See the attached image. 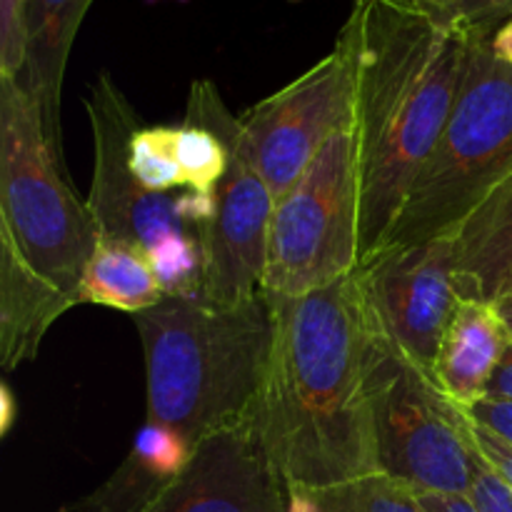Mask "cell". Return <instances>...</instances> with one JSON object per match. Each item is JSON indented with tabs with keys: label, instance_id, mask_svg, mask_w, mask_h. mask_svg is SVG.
Listing matches in <instances>:
<instances>
[{
	"label": "cell",
	"instance_id": "cell-1",
	"mask_svg": "<svg viewBox=\"0 0 512 512\" xmlns=\"http://www.w3.org/2000/svg\"><path fill=\"white\" fill-rule=\"evenodd\" d=\"M273 348L250 425L288 488L378 473L373 375L385 350L360 268L303 298H275Z\"/></svg>",
	"mask_w": 512,
	"mask_h": 512
},
{
	"label": "cell",
	"instance_id": "cell-2",
	"mask_svg": "<svg viewBox=\"0 0 512 512\" xmlns=\"http://www.w3.org/2000/svg\"><path fill=\"white\" fill-rule=\"evenodd\" d=\"M360 265L385 248L450 123L470 38L433 0H355Z\"/></svg>",
	"mask_w": 512,
	"mask_h": 512
},
{
	"label": "cell",
	"instance_id": "cell-3",
	"mask_svg": "<svg viewBox=\"0 0 512 512\" xmlns=\"http://www.w3.org/2000/svg\"><path fill=\"white\" fill-rule=\"evenodd\" d=\"M100 228L70 188L38 105L0 78V365L38 355L48 330L83 305L85 270Z\"/></svg>",
	"mask_w": 512,
	"mask_h": 512
},
{
	"label": "cell",
	"instance_id": "cell-4",
	"mask_svg": "<svg viewBox=\"0 0 512 512\" xmlns=\"http://www.w3.org/2000/svg\"><path fill=\"white\" fill-rule=\"evenodd\" d=\"M133 320L145 355L148 423L198 445L250 418L273 348L268 293L238 305L165 295Z\"/></svg>",
	"mask_w": 512,
	"mask_h": 512
},
{
	"label": "cell",
	"instance_id": "cell-5",
	"mask_svg": "<svg viewBox=\"0 0 512 512\" xmlns=\"http://www.w3.org/2000/svg\"><path fill=\"white\" fill-rule=\"evenodd\" d=\"M85 108L95 153L88 208L100 235L143 250L165 295H203L205 240L215 200L170 198L140 188L128 170V143L140 118L110 73L95 78Z\"/></svg>",
	"mask_w": 512,
	"mask_h": 512
},
{
	"label": "cell",
	"instance_id": "cell-6",
	"mask_svg": "<svg viewBox=\"0 0 512 512\" xmlns=\"http://www.w3.org/2000/svg\"><path fill=\"white\" fill-rule=\"evenodd\" d=\"M510 175L512 65L495 58L490 38L473 35L448 128L415 180L385 248L455 233Z\"/></svg>",
	"mask_w": 512,
	"mask_h": 512
},
{
	"label": "cell",
	"instance_id": "cell-7",
	"mask_svg": "<svg viewBox=\"0 0 512 512\" xmlns=\"http://www.w3.org/2000/svg\"><path fill=\"white\" fill-rule=\"evenodd\" d=\"M358 268L360 165L353 120L275 200L263 293L303 298Z\"/></svg>",
	"mask_w": 512,
	"mask_h": 512
},
{
	"label": "cell",
	"instance_id": "cell-8",
	"mask_svg": "<svg viewBox=\"0 0 512 512\" xmlns=\"http://www.w3.org/2000/svg\"><path fill=\"white\" fill-rule=\"evenodd\" d=\"M373 438L378 473L418 495H470L473 420L388 343L373 375Z\"/></svg>",
	"mask_w": 512,
	"mask_h": 512
},
{
	"label": "cell",
	"instance_id": "cell-9",
	"mask_svg": "<svg viewBox=\"0 0 512 512\" xmlns=\"http://www.w3.org/2000/svg\"><path fill=\"white\" fill-rule=\"evenodd\" d=\"M353 120L355 38L345 20L325 58L238 115V148L278 200Z\"/></svg>",
	"mask_w": 512,
	"mask_h": 512
},
{
	"label": "cell",
	"instance_id": "cell-10",
	"mask_svg": "<svg viewBox=\"0 0 512 512\" xmlns=\"http://www.w3.org/2000/svg\"><path fill=\"white\" fill-rule=\"evenodd\" d=\"M360 280L385 343L433 378L440 340L460 298L455 235L390 245L360 265Z\"/></svg>",
	"mask_w": 512,
	"mask_h": 512
},
{
	"label": "cell",
	"instance_id": "cell-11",
	"mask_svg": "<svg viewBox=\"0 0 512 512\" xmlns=\"http://www.w3.org/2000/svg\"><path fill=\"white\" fill-rule=\"evenodd\" d=\"M143 512H290V490L245 420L200 440Z\"/></svg>",
	"mask_w": 512,
	"mask_h": 512
},
{
	"label": "cell",
	"instance_id": "cell-12",
	"mask_svg": "<svg viewBox=\"0 0 512 512\" xmlns=\"http://www.w3.org/2000/svg\"><path fill=\"white\" fill-rule=\"evenodd\" d=\"M273 210V190L235 143L208 223L200 298L218 305H238L263 293Z\"/></svg>",
	"mask_w": 512,
	"mask_h": 512
},
{
	"label": "cell",
	"instance_id": "cell-13",
	"mask_svg": "<svg viewBox=\"0 0 512 512\" xmlns=\"http://www.w3.org/2000/svg\"><path fill=\"white\" fill-rule=\"evenodd\" d=\"M510 345L512 335L495 303L458 298L440 340L433 380L460 408H468L488 393Z\"/></svg>",
	"mask_w": 512,
	"mask_h": 512
},
{
	"label": "cell",
	"instance_id": "cell-14",
	"mask_svg": "<svg viewBox=\"0 0 512 512\" xmlns=\"http://www.w3.org/2000/svg\"><path fill=\"white\" fill-rule=\"evenodd\" d=\"M93 0H28V60L18 83L38 105L50 148H60V100L75 35Z\"/></svg>",
	"mask_w": 512,
	"mask_h": 512
},
{
	"label": "cell",
	"instance_id": "cell-15",
	"mask_svg": "<svg viewBox=\"0 0 512 512\" xmlns=\"http://www.w3.org/2000/svg\"><path fill=\"white\" fill-rule=\"evenodd\" d=\"M193 448L175 430L145 420L113 475L60 512H143L183 473Z\"/></svg>",
	"mask_w": 512,
	"mask_h": 512
},
{
	"label": "cell",
	"instance_id": "cell-16",
	"mask_svg": "<svg viewBox=\"0 0 512 512\" xmlns=\"http://www.w3.org/2000/svg\"><path fill=\"white\" fill-rule=\"evenodd\" d=\"M460 298L495 303L512 288V175L455 230Z\"/></svg>",
	"mask_w": 512,
	"mask_h": 512
},
{
	"label": "cell",
	"instance_id": "cell-17",
	"mask_svg": "<svg viewBox=\"0 0 512 512\" xmlns=\"http://www.w3.org/2000/svg\"><path fill=\"white\" fill-rule=\"evenodd\" d=\"M165 290L148 255L133 243L100 235L83 278L80 300L138 315L163 303Z\"/></svg>",
	"mask_w": 512,
	"mask_h": 512
},
{
	"label": "cell",
	"instance_id": "cell-18",
	"mask_svg": "<svg viewBox=\"0 0 512 512\" xmlns=\"http://www.w3.org/2000/svg\"><path fill=\"white\" fill-rule=\"evenodd\" d=\"M290 512H428L420 495L383 473L328 488H288Z\"/></svg>",
	"mask_w": 512,
	"mask_h": 512
},
{
	"label": "cell",
	"instance_id": "cell-19",
	"mask_svg": "<svg viewBox=\"0 0 512 512\" xmlns=\"http://www.w3.org/2000/svg\"><path fill=\"white\" fill-rule=\"evenodd\" d=\"M28 0H0V78H20L28 60Z\"/></svg>",
	"mask_w": 512,
	"mask_h": 512
},
{
	"label": "cell",
	"instance_id": "cell-20",
	"mask_svg": "<svg viewBox=\"0 0 512 512\" xmlns=\"http://www.w3.org/2000/svg\"><path fill=\"white\" fill-rule=\"evenodd\" d=\"M445 18L465 33L493 38L495 30L512 18V0H433Z\"/></svg>",
	"mask_w": 512,
	"mask_h": 512
},
{
	"label": "cell",
	"instance_id": "cell-21",
	"mask_svg": "<svg viewBox=\"0 0 512 512\" xmlns=\"http://www.w3.org/2000/svg\"><path fill=\"white\" fill-rule=\"evenodd\" d=\"M468 498L478 512H512V488L495 473L493 465L480 455V450Z\"/></svg>",
	"mask_w": 512,
	"mask_h": 512
},
{
	"label": "cell",
	"instance_id": "cell-22",
	"mask_svg": "<svg viewBox=\"0 0 512 512\" xmlns=\"http://www.w3.org/2000/svg\"><path fill=\"white\" fill-rule=\"evenodd\" d=\"M468 418L473 420L480 428L490 430L493 435L503 438L505 443L512 445V403L500 398H490L483 395L480 400H475L473 405L465 408Z\"/></svg>",
	"mask_w": 512,
	"mask_h": 512
},
{
	"label": "cell",
	"instance_id": "cell-23",
	"mask_svg": "<svg viewBox=\"0 0 512 512\" xmlns=\"http://www.w3.org/2000/svg\"><path fill=\"white\" fill-rule=\"evenodd\" d=\"M473 438L475 445H478L480 455L493 465L495 473L505 480V483L512 488V445L505 443L503 438L493 435L490 430L480 428V425L473 423Z\"/></svg>",
	"mask_w": 512,
	"mask_h": 512
},
{
	"label": "cell",
	"instance_id": "cell-24",
	"mask_svg": "<svg viewBox=\"0 0 512 512\" xmlns=\"http://www.w3.org/2000/svg\"><path fill=\"white\" fill-rule=\"evenodd\" d=\"M428 512H478L468 495H420Z\"/></svg>",
	"mask_w": 512,
	"mask_h": 512
},
{
	"label": "cell",
	"instance_id": "cell-25",
	"mask_svg": "<svg viewBox=\"0 0 512 512\" xmlns=\"http://www.w3.org/2000/svg\"><path fill=\"white\" fill-rule=\"evenodd\" d=\"M485 395L512 403V345H510L508 353H505L503 363H500L498 370H495L493 380H490V385H488V393Z\"/></svg>",
	"mask_w": 512,
	"mask_h": 512
},
{
	"label": "cell",
	"instance_id": "cell-26",
	"mask_svg": "<svg viewBox=\"0 0 512 512\" xmlns=\"http://www.w3.org/2000/svg\"><path fill=\"white\" fill-rule=\"evenodd\" d=\"M490 50H493L495 58L512 65V18L495 30L493 38H490Z\"/></svg>",
	"mask_w": 512,
	"mask_h": 512
},
{
	"label": "cell",
	"instance_id": "cell-27",
	"mask_svg": "<svg viewBox=\"0 0 512 512\" xmlns=\"http://www.w3.org/2000/svg\"><path fill=\"white\" fill-rule=\"evenodd\" d=\"M18 418V400L8 385H0V435H8Z\"/></svg>",
	"mask_w": 512,
	"mask_h": 512
},
{
	"label": "cell",
	"instance_id": "cell-28",
	"mask_svg": "<svg viewBox=\"0 0 512 512\" xmlns=\"http://www.w3.org/2000/svg\"><path fill=\"white\" fill-rule=\"evenodd\" d=\"M495 308H498L500 318L505 320V325H508V330L512 335V288L508 290V293H503L498 300H495Z\"/></svg>",
	"mask_w": 512,
	"mask_h": 512
},
{
	"label": "cell",
	"instance_id": "cell-29",
	"mask_svg": "<svg viewBox=\"0 0 512 512\" xmlns=\"http://www.w3.org/2000/svg\"><path fill=\"white\" fill-rule=\"evenodd\" d=\"M290 3H303V0H290Z\"/></svg>",
	"mask_w": 512,
	"mask_h": 512
}]
</instances>
